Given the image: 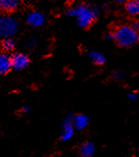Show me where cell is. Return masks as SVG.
I'll return each instance as SVG.
<instances>
[{"instance_id": "6da1fadb", "label": "cell", "mask_w": 139, "mask_h": 157, "mask_svg": "<svg viewBox=\"0 0 139 157\" xmlns=\"http://www.w3.org/2000/svg\"><path fill=\"white\" fill-rule=\"evenodd\" d=\"M67 16L76 19L77 24L80 28H89L93 21L98 18L99 11L95 6H90L84 4H80L66 10Z\"/></svg>"}, {"instance_id": "7a4b0ae2", "label": "cell", "mask_w": 139, "mask_h": 157, "mask_svg": "<svg viewBox=\"0 0 139 157\" xmlns=\"http://www.w3.org/2000/svg\"><path fill=\"white\" fill-rule=\"evenodd\" d=\"M115 40L122 47H130L139 41V34L131 26L123 25L114 33Z\"/></svg>"}, {"instance_id": "3957f363", "label": "cell", "mask_w": 139, "mask_h": 157, "mask_svg": "<svg viewBox=\"0 0 139 157\" xmlns=\"http://www.w3.org/2000/svg\"><path fill=\"white\" fill-rule=\"evenodd\" d=\"M20 23L11 14L0 13V38H13L19 31Z\"/></svg>"}, {"instance_id": "277c9868", "label": "cell", "mask_w": 139, "mask_h": 157, "mask_svg": "<svg viewBox=\"0 0 139 157\" xmlns=\"http://www.w3.org/2000/svg\"><path fill=\"white\" fill-rule=\"evenodd\" d=\"M12 67L17 71H21L27 68L30 64L29 56L24 52H14L11 55Z\"/></svg>"}, {"instance_id": "5b68a950", "label": "cell", "mask_w": 139, "mask_h": 157, "mask_svg": "<svg viewBox=\"0 0 139 157\" xmlns=\"http://www.w3.org/2000/svg\"><path fill=\"white\" fill-rule=\"evenodd\" d=\"M46 21V17L43 13L40 11L33 10L30 11L26 16V22L29 27L37 29L43 26Z\"/></svg>"}, {"instance_id": "8992f818", "label": "cell", "mask_w": 139, "mask_h": 157, "mask_svg": "<svg viewBox=\"0 0 139 157\" xmlns=\"http://www.w3.org/2000/svg\"><path fill=\"white\" fill-rule=\"evenodd\" d=\"M74 124H73V116L69 115L66 117L61 126V135L60 140L62 141L70 140L74 135Z\"/></svg>"}, {"instance_id": "52a82bcc", "label": "cell", "mask_w": 139, "mask_h": 157, "mask_svg": "<svg viewBox=\"0 0 139 157\" xmlns=\"http://www.w3.org/2000/svg\"><path fill=\"white\" fill-rule=\"evenodd\" d=\"M20 6L18 0H0V13L11 14Z\"/></svg>"}, {"instance_id": "ba28073f", "label": "cell", "mask_w": 139, "mask_h": 157, "mask_svg": "<svg viewBox=\"0 0 139 157\" xmlns=\"http://www.w3.org/2000/svg\"><path fill=\"white\" fill-rule=\"evenodd\" d=\"M12 60L8 53H0V75H6L12 70Z\"/></svg>"}, {"instance_id": "9c48e42d", "label": "cell", "mask_w": 139, "mask_h": 157, "mask_svg": "<svg viewBox=\"0 0 139 157\" xmlns=\"http://www.w3.org/2000/svg\"><path fill=\"white\" fill-rule=\"evenodd\" d=\"M73 124L75 130L82 131L90 124V118L82 114L74 115L73 116Z\"/></svg>"}, {"instance_id": "30bf717a", "label": "cell", "mask_w": 139, "mask_h": 157, "mask_svg": "<svg viewBox=\"0 0 139 157\" xmlns=\"http://www.w3.org/2000/svg\"><path fill=\"white\" fill-rule=\"evenodd\" d=\"M95 145L90 141L83 142L79 147V155L81 157H92L95 155Z\"/></svg>"}, {"instance_id": "8fae6325", "label": "cell", "mask_w": 139, "mask_h": 157, "mask_svg": "<svg viewBox=\"0 0 139 157\" xmlns=\"http://www.w3.org/2000/svg\"><path fill=\"white\" fill-rule=\"evenodd\" d=\"M1 46L3 51L7 53V52H12L16 48V42L13 38H6L3 39L1 43Z\"/></svg>"}, {"instance_id": "7c38bea8", "label": "cell", "mask_w": 139, "mask_h": 157, "mask_svg": "<svg viewBox=\"0 0 139 157\" xmlns=\"http://www.w3.org/2000/svg\"><path fill=\"white\" fill-rule=\"evenodd\" d=\"M125 8L128 13H130L131 15H138L139 14V0H132L129 1L126 6Z\"/></svg>"}, {"instance_id": "4fadbf2b", "label": "cell", "mask_w": 139, "mask_h": 157, "mask_svg": "<svg viewBox=\"0 0 139 157\" xmlns=\"http://www.w3.org/2000/svg\"><path fill=\"white\" fill-rule=\"evenodd\" d=\"M90 59L97 65H103L106 62V57L103 53L99 52H91L90 53Z\"/></svg>"}, {"instance_id": "5bb4252c", "label": "cell", "mask_w": 139, "mask_h": 157, "mask_svg": "<svg viewBox=\"0 0 139 157\" xmlns=\"http://www.w3.org/2000/svg\"><path fill=\"white\" fill-rule=\"evenodd\" d=\"M37 44V41L36 39V37H29L27 41H26V44H25V46L29 50L34 49L36 47Z\"/></svg>"}, {"instance_id": "9a60e30c", "label": "cell", "mask_w": 139, "mask_h": 157, "mask_svg": "<svg viewBox=\"0 0 139 157\" xmlns=\"http://www.w3.org/2000/svg\"><path fill=\"white\" fill-rule=\"evenodd\" d=\"M114 77H115L116 80H121L123 77V74L122 72L117 71V72H115V73H114Z\"/></svg>"}, {"instance_id": "2e32d148", "label": "cell", "mask_w": 139, "mask_h": 157, "mask_svg": "<svg viewBox=\"0 0 139 157\" xmlns=\"http://www.w3.org/2000/svg\"><path fill=\"white\" fill-rule=\"evenodd\" d=\"M128 98H129V99H130L131 101H135L136 99H137V94L132 92V93H130V94L128 95Z\"/></svg>"}, {"instance_id": "e0dca14e", "label": "cell", "mask_w": 139, "mask_h": 157, "mask_svg": "<svg viewBox=\"0 0 139 157\" xmlns=\"http://www.w3.org/2000/svg\"><path fill=\"white\" fill-rule=\"evenodd\" d=\"M29 110H30V108H29L28 105H23V106L21 108V111L22 113H24V114L28 113V112H29Z\"/></svg>"}, {"instance_id": "ac0fdd59", "label": "cell", "mask_w": 139, "mask_h": 157, "mask_svg": "<svg viewBox=\"0 0 139 157\" xmlns=\"http://www.w3.org/2000/svg\"><path fill=\"white\" fill-rule=\"evenodd\" d=\"M132 29H134L136 31H137L138 32L139 31V22L138 21H136V22H134L133 24H132Z\"/></svg>"}, {"instance_id": "d6986e66", "label": "cell", "mask_w": 139, "mask_h": 157, "mask_svg": "<svg viewBox=\"0 0 139 157\" xmlns=\"http://www.w3.org/2000/svg\"><path fill=\"white\" fill-rule=\"evenodd\" d=\"M106 37H107V39H109V40H115V36H114V33L107 34V36H106Z\"/></svg>"}]
</instances>
